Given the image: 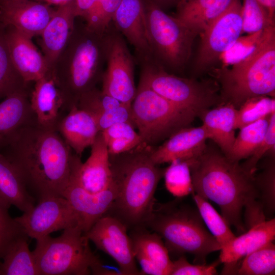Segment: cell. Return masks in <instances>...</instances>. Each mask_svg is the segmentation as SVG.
Returning <instances> with one entry per match:
<instances>
[{
    "label": "cell",
    "instance_id": "30bf717a",
    "mask_svg": "<svg viewBox=\"0 0 275 275\" xmlns=\"http://www.w3.org/2000/svg\"><path fill=\"white\" fill-rule=\"evenodd\" d=\"M131 107L139 134L150 146L190 126L198 117L194 112L164 98L141 82Z\"/></svg>",
    "mask_w": 275,
    "mask_h": 275
},
{
    "label": "cell",
    "instance_id": "3957f363",
    "mask_svg": "<svg viewBox=\"0 0 275 275\" xmlns=\"http://www.w3.org/2000/svg\"><path fill=\"white\" fill-rule=\"evenodd\" d=\"M153 146L143 143L134 148L109 155L115 198L107 213L128 228L145 227L156 204L155 193L165 169L151 158Z\"/></svg>",
    "mask_w": 275,
    "mask_h": 275
},
{
    "label": "cell",
    "instance_id": "cb8c5ba5",
    "mask_svg": "<svg viewBox=\"0 0 275 275\" xmlns=\"http://www.w3.org/2000/svg\"><path fill=\"white\" fill-rule=\"evenodd\" d=\"M75 17L73 0L58 6L40 35L39 43L50 71L69 40Z\"/></svg>",
    "mask_w": 275,
    "mask_h": 275
},
{
    "label": "cell",
    "instance_id": "4dcf8cb0",
    "mask_svg": "<svg viewBox=\"0 0 275 275\" xmlns=\"http://www.w3.org/2000/svg\"><path fill=\"white\" fill-rule=\"evenodd\" d=\"M257 169L260 171L254 176L257 199L263 206L267 219L275 209V151H271L264 157Z\"/></svg>",
    "mask_w": 275,
    "mask_h": 275
},
{
    "label": "cell",
    "instance_id": "4316f807",
    "mask_svg": "<svg viewBox=\"0 0 275 275\" xmlns=\"http://www.w3.org/2000/svg\"><path fill=\"white\" fill-rule=\"evenodd\" d=\"M234 1L178 0L174 16L200 35Z\"/></svg>",
    "mask_w": 275,
    "mask_h": 275
},
{
    "label": "cell",
    "instance_id": "2e32d148",
    "mask_svg": "<svg viewBox=\"0 0 275 275\" xmlns=\"http://www.w3.org/2000/svg\"><path fill=\"white\" fill-rule=\"evenodd\" d=\"M74 169L62 196L69 202L77 216L81 229L85 233L101 217L107 214L115 198V188L112 183L107 189L91 193L77 181Z\"/></svg>",
    "mask_w": 275,
    "mask_h": 275
},
{
    "label": "cell",
    "instance_id": "8fae6325",
    "mask_svg": "<svg viewBox=\"0 0 275 275\" xmlns=\"http://www.w3.org/2000/svg\"><path fill=\"white\" fill-rule=\"evenodd\" d=\"M242 35L241 1L234 0L201 34L193 78L217 67L222 54Z\"/></svg>",
    "mask_w": 275,
    "mask_h": 275
},
{
    "label": "cell",
    "instance_id": "e575fe53",
    "mask_svg": "<svg viewBox=\"0 0 275 275\" xmlns=\"http://www.w3.org/2000/svg\"><path fill=\"white\" fill-rule=\"evenodd\" d=\"M135 128L124 122L112 125L101 132L109 155L129 151L144 143Z\"/></svg>",
    "mask_w": 275,
    "mask_h": 275
},
{
    "label": "cell",
    "instance_id": "9c48e42d",
    "mask_svg": "<svg viewBox=\"0 0 275 275\" xmlns=\"http://www.w3.org/2000/svg\"><path fill=\"white\" fill-rule=\"evenodd\" d=\"M143 1L152 58L167 71H182L198 35L152 0Z\"/></svg>",
    "mask_w": 275,
    "mask_h": 275
},
{
    "label": "cell",
    "instance_id": "f907efd6",
    "mask_svg": "<svg viewBox=\"0 0 275 275\" xmlns=\"http://www.w3.org/2000/svg\"><path fill=\"white\" fill-rule=\"evenodd\" d=\"M161 8L171 6L173 5H176L178 0H152Z\"/></svg>",
    "mask_w": 275,
    "mask_h": 275
},
{
    "label": "cell",
    "instance_id": "7402d4cb",
    "mask_svg": "<svg viewBox=\"0 0 275 275\" xmlns=\"http://www.w3.org/2000/svg\"><path fill=\"white\" fill-rule=\"evenodd\" d=\"M28 89L16 91L0 102V151L22 128L37 123Z\"/></svg>",
    "mask_w": 275,
    "mask_h": 275
},
{
    "label": "cell",
    "instance_id": "8992f818",
    "mask_svg": "<svg viewBox=\"0 0 275 275\" xmlns=\"http://www.w3.org/2000/svg\"><path fill=\"white\" fill-rule=\"evenodd\" d=\"M163 204L156 203L145 227L158 234L169 252L193 255L199 264L222 247L206 228L196 208L180 198Z\"/></svg>",
    "mask_w": 275,
    "mask_h": 275
},
{
    "label": "cell",
    "instance_id": "6da1fadb",
    "mask_svg": "<svg viewBox=\"0 0 275 275\" xmlns=\"http://www.w3.org/2000/svg\"><path fill=\"white\" fill-rule=\"evenodd\" d=\"M0 152L38 199L62 196L79 156L56 130L42 128L37 123L22 128Z\"/></svg>",
    "mask_w": 275,
    "mask_h": 275
},
{
    "label": "cell",
    "instance_id": "ffe728a7",
    "mask_svg": "<svg viewBox=\"0 0 275 275\" xmlns=\"http://www.w3.org/2000/svg\"><path fill=\"white\" fill-rule=\"evenodd\" d=\"M91 154L85 162L79 158L74 173L78 184L87 191L97 193L108 188L112 183L109 153L101 132L91 146Z\"/></svg>",
    "mask_w": 275,
    "mask_h": 275
},
{
    "label": "cell",
    "instance_id": "d4e9b609",
    "mask_svg": "<svg viewBox=\"0 0 275 275\" xmlns=\"http://www.w3.org/2000/svg\"><path fill=\"white\" fill-rule=\"evenodd\" d=\"M56 130L79 156L87 148L91 146L100 132L94 116L76 105L63 116Z\"/></svg>",
    "mask_w": 275,
    "mask_h": 275
},
{
    "label": "cell",
    "instance_id": "8d00e7d4",
    "mask_svg": "<svg viewBox=\"0 0 275 275\" xmlns=\"http://www.w3.org/2000/svg\"><path fill=\"white\" fill-rule=\"evenodd\" d=\"M274 112V98L267 96L252 98L237 109L235 128L240 129Z\"/></svg>",
    "mask_w": 275,
    "mask_h": 275
},
{
    "label": "cell",
    "instance_id": "277c9868",
    "mask_svg": "<svg viewBox=\"0 0 275 275\" xmlns=\"http://www.w3.org/2000/svg\"><path fill=\"white\" fill-rule=\"evenodd\" d=\"M107 31L100 34L86 24L74 23L65 47L50 70L67 112L77 106L80 96L96 87L102 79L106 63Z\"/></svg>",
    "mask_w": 275,
    "mask_h": 275
},
{
    "label": "cell",
    "instance_id": "7c38bea8",
    "mask_svg": "<svg viewBox=\"0 0 275 275\" xmlns=\"http://www.w3.org/2000/svg\"><path fill=\"white\" fill-rule=\"evenodd\" d=\"M106 64L101 90L123 103L131 104L137 89L134 61L124 37L112 23L107 31Z\"/></svg>",
    "mask_w": 275,
    "mask_h": 275
},
{
    "label": "cell",
    "instance_id": "f5cc1de1",
    "mask_svg": "<svg viewBox=\"0 0 275 275\" xmlns=\"http://www.w3.org/2000/svg\"><path fill=\"white\" fill-rule=\"evenodd\" d=\"M9 1V0H0V3L3 2H5V1ZM35 1H38V2H44V0H35Z\"/></svg>",
    "mask_w": 275,
    "mask_h": 275
},
{
    "label": "cell",
    "instance_id": "d590c367",
    "mask_svg": "<svg viewBox=\"0 0 275 275\" xmlns=\"http://www.w3.org/2000/svg\"><path fill=\"white\" fill-rule=\"evenodd\" d=\"M275 273V245L271 241L243 257L237 273L272 275Z\"/></svg>",
    "mask_w": 275,
    "mask_h": 275
},
{
    "label": "cell",
    "instance_id": "f6af8a7d",
    "mask_svg": "<svg viewBox=\"0 0 275 275\" xmlns=\"http://www.w3.org/2000/svg\"><path fill=\"white\" fill-rule=\"evenodd\" d=\"M100 132L115 124L128 123L135 128L131 104L122 103L119 106L104 112L94 117Z\"/></svg>",
    "mask_w": 275,
    "mask_h": 275
},
{
    "label": "cell",
    "instance_id": "ab89813d",
    "mask_svg": "<svg viewBox=\"0 0 275 275\" xmlns=\"http://www.w3.org/2000/svg\"><path fill=\"white\" fill-rule=\"evenodd\" d=\"M121 0H97L90 14L85 19L88 28L104 34L109 29L113 17Z\"/></svg>",
    "mask_w": 275,
    "mask_h": 275
},
{
    "label": "cell",
    "instance_id": "7bdbcfd3",
    "mask_svg": "<svg viewBox=\"0 0 275 275\" xmlns=\"http://www.w3.org/2000/svg\"><path fill=\"white\" fill-rule=\"evenodd\" d=\"M275 151V112L270 117L266 133L263 140L241 166L249 174L254 176L257 171L259 161L267 153Z\"/></svg>",
    "mask_w": 275,
    "mask_h": 275
},
{
    "label": "cell",
    "instance_id": "bcb514c9",
    "mask_svg": "<svg viewBox=\"0 0 275 275\" xmlns=\"http://www.w3.org/2000/svg\"><path fill=\"white\" fill-rule=\"evenodd\" d=\"M221 263L217 260L212 264H193L184 256L173 261L172 269L170 275H214L217 274L216 267Z\"/></svg>",
    "mask_w": 275,
    "mask_h": 275
},
{
    "label": "cell",
    "instance_id": "5bb4252c",
    "mask_svg": "<svg viewBox=\"0 0 275 275\" xmlns=\"http://www.w3.org/2000/svg\"><path fill=\"white\" fill-rule=\"evenodd\" d=\"M127 229L118 218L106 214L85 234L98 249L114 260L119 266L120 274H141Z\"/></svg>",
    "mask_w": 275,
    "mask_h": 275
},
{
    "label": "cell",
    "instance_id": "b9f144b4",
    "mask_svg": "<svg viewBox=\"0 0 275 275\" xmlns=\"http://www.w3.org/2000/svg\"><path fill=\"white\" fill-rule=\"evenodd\" d=\"M122 103H123L95 87L80 96L77 106L95 117L117 107Z\"/></svg>",
    "mask_w": 275,
    "mask_h": 275
},
{
    "label": "cell",
    "instance_id": "603a6c76",
    "mask_svg": "<svg viewBox=\"0 0 275 275\" xmlns=\"http://www.w3.org/2000/svg\"><path fill=\"white\" fill-rule=\"evenodd\" d=\"M274 239V217L255 225L222 247L219 260L225 264L223 269L232 272L240 259Z\"/></svg>",
    "mask_w": 275,
    "mask_h": 275
},
{
    "label": "cell",
    "instance_id": "ee69618b",
    "mask_svg": "<svg viewBox=\"0 0 275 275\" xmlns=\"http://www.w3.org/2000/svg\"><path fill=\"white\" fill-rule=\"evenodd\" d=\"M0 202V262L8 247L17 238L25 234L21 226Z\"/></svg>",
    "mask_w": 275,
    "mask_h": 275
},
{
    "label": "cell",
    "instance_id": "816d5d0a",
    "mask_svg": "<svg viewBox=\"0 0 275 275\" xmlns=\"http://www.w3.org/2000/svg\"><path fill=\"white\" fill-rule=\"evenodd\" d=\"M72 0H44V2L49 5L54 4L60 6L70 2Z\"/></svg>",
    "mask_w": 275,
    "mask_h": 275
},
{
    "label": "cell",
    "instance_id": "4fadbf2b",
    "mask_svg": "<svg viewBox=\"0 0 275 275\" xmlns=\"http://www.w3.org/2000/svg\"><path fill=\"white\" fill-rule=\"evenodd\" d=\"M38 199L31 209L15 217L28 237L36 240L71 227L81 229L77 216L64 197L49 196Z\"/></svg>",
    "mask_w": 275,
    "mask_h": 275
},
{
    "label": "cell",
    "instance_id": "d6a6232c",
    "mask_svg": "<svg viewBox=\"0 0 275 275\" xmlns=\"http://www.w3.org/2000/svg\"><path fill=\"white\" fill-rule=\"evenodd\" d=\"M28 84L13 64L6 43L5 27L0 23V99L27 89Z\"/></svg>",
    "mask_w": 275,
    "mask_h": 275
},
{
    "label": "cell",
    "instance_id": "1f68e13d",
    "mask_svg": "<svg viewBox=\"0 0 275 275\" xmlns=\"http://www.w3.org/2000/svg\"><path fill=\"white\" fill-rule=\"evenodd\" d=\"M270 115L241 128L228 158L238 162L248 158L263 140Z\"/></svg>",
    "mask_w": 275,
    "mask_h": 275
},
{
    "label": "cell",
    "instance_id": "74e56055",
    "mask_svg": "<svg viewBox=\"0 0 275 275\" xmlns=\"http://www.w3.org/2000/svg\"><path fill=\"white\" fill-rule=\"evenodd\" d=\"M167 189L176 198H182L193 192L189 166L186 161L174 160L165 168L163 175Z\"/></svg>",
    "mask_w": 275,
    "mask_h": 275
},
{
    "label": "cell",
    "instance_id": "ba28073f",
    "mask_svg": "<svg viewBox=\"0 0 275 275\" xmlns=\"http://www.w3.org/2000/svg\"><path fill=\"white\" fill-rule=\"evenodd\" d=\"M140 82L169 101L196 113L222 103L219 88L214 79L198 80L177 76L152 58L140 60Z\"/></svg>",
    "mask_w": 275,
    "mask_h": 275
},
{
    "label": "cell",
    "instance_id": "681fc988",
    "mask_svg": "<svg viewBox=\"0 0 275 275\" xmlns=\"http://www.w3.org/2000/svg\"><path fill=\"white\" fill-rule=\"evenodd\" d=\"M268 12L270 15L274 18L275 0H256Z\"/></svg>",
    "mask_w": 275,
    "mask_h": 275
},
{
    "label": "cell",
    "instance_id": "7a4b0ae2",
    "mask_svg": "<svg viewBox=\"0 0 275 275\" xmlns=\"http://www.w3.org/2000/svg\"><path fill=\"white\" fill-rule=\"evenodd\" d=\"M186 162L193 192L216 204L228 224L238 233L245 232L242 210L249 201L257 199L254 175L228 158L211 140L200 155Z\"/></svg>",
    "mask_w": 275,
    "mask_h": 275
},
{
    "label": "cell",
    "instance_id": "7dc6e473",
    "mask_svg": "<svg viewBox=\"0 0 275 275\" xmlns=\"http://www.w3.org/2000/svg\"><path fill=\"white\" fill-rule=\"evenodd\" d=\"M243 208V223L246 230L267 219L263 206L257 199L249 201Z\"/></svg>",
    "mask_w": 275,
    "mask_h": 275
},
{
    "label": "cell",
    "instance_id": "44dd1931",
    "mask_svg": "<svg viewBox=\"0 0 275 275\" xmlns=\"http://www.w3.org/2000/svg\"><path fill=\"white\" fill-rule=\"evenodd\" d=\"M35 82L30 101L37 123L42 128L56 130L67 113L61 92L50 72Z\"/></svg>",
    "mask_w": 275,
    "mask_h": 275
},
{
    "label": "cell",
    "instance_id": "836d02e7",
    "mask_svg": "<svg viewBox=\"0 0 275 275\" xmlns=\"http://www.w3.org/2000/svg\"><path fill=\"white\" fill-rule=\"evenodd\" d=\"M193 197L200 215L209 232L223 247L236 236L230 226L208 200L193 192Z\"/></svg>",
    "mask_w": 275,
    "mask_h": 275
},
{
    "label": "cell",
    "instance_id": "ac0fdd59",
    "mask_svg": "<svg viewBox=\"0 0 275 275\" xmlns=\"http://www.w3.org/2000/svg\"><path fill=\"white\" fill-rule=\"evenodd\" d=\"M209 135L205 127H186L177 131L161 145L153 147L151 158L157 165L174 160L188 161L204 150Z\"/></svg>",
    "mask_w": 275,
    "mask_h": 275
},
{
    "label": "cell",
    "instance_id": "e0dca14e",
    "mask_svg": "<svg viewBox=\"0 0 275 275\" xmlns=\"http://www.w3.org/2000/svg\"><path fill=\"white\" fill-rule=\"evenodd\" d=\"M5 35L13 64L26 83L35 82L50 71L32 38L12 26L5 27Z\"/></svg>",
    "mask_w": 275,
    "mask_h": 275
},
{
    "label": "cell",
    "instance_id": "5b68a950",
    "mask_svg": "<svg viewBox=\"0 0 275 275\" xmlns=\"http://www.w3.org/2000/svg\"><path fill=\"white\" fill-rule=\"evenodd\" d=\"M230 66H219L209 73L219 86L223 103L238 109L253 97L274 98L275 26L265 29L254 49Z\"/></svg>",
    "mask_w": 275,
    "mask_h": 275
},
{
    "label": "cell",
    "instance_id": "f1b7e54d",
    "mask_svg": "<svg viewBox=\"0 0 275 275\" xmlns=\"http://www.w3.org/2000/svg\"><path fill=\"white\" fill-rule=\"evenodd\" d=\"M134 254L143 255L160 268L165 275L171 274L173 261L162 238L155 232H150L146 227L132 229L130 236Z\"/></svg>",
    "mask_w": 275,
    "mask_h": 275
},
{
    "label": "cell",
    "instance_id": "484cf974",
    "mask_svg": "<svg viewBox=\"0 0 275 275\" xmlns=\"http://www.w3.org/2000/svg\"><path fill=\"white\" fill-rule=\"evenodd\" d=\"M237 109L222 103L202 113L199 117L213 142L228 157L235 140V123Z\"/></svg>",
    "mask_w": 275,
    "mask_h": 275
},
{
    "label": "cell",
    "instance_id": "60d3db41",
    "mask_svg": "<svg viewBox=\"0 0 275 275\" xmlns=\"http://www.w3.org/2000/svg\"><path fill=\"white\" fill-rule=\"evenodd\" d=\"M263 31L239 36L221 56L219 66L229 67L246 57L257 46Z\"/></svg>",
    "mask_w": 275,
    "mask_h": 275
},
{
    "label": "cell",
    "instance_id": "9a60e30c",
    "mask_svg": "<svg viewBox=\"0 0 275 275\" xmlns=\"http://www.w3.org/2000/svg\"><path fill=\"white\" fill-rule=\"evenodd\" d=\"M50 5L35 0H9L0 3V23L12 26L32 38L40 35L53 16Z\"/></svg>",
    "mask_w": 275,
    "mask_h": 275
},
{
    "label": "cell",
    "instance_id": "f546056e",
    "mask_svg": "<svg viewBox=\"0 0 275 275\" xmlns=\"http://www.w3.org/2000/svg\"><path fill=\"white\" fill-rule=\"evenodd\" d=\"M28 237L22 235L8 247L0 262V275H39Z\"/></svg>",
    "mask_w": 275,
    "mask_h": 275
},
{
    "label": "cell",
    "instance_id": "f35d334b",
    "mask_svg": "<svg viewBox=\"0 0 275 275\" xmlns=\"http://www.w3.org/2000/svg\"><path fill=\"white\" fill-rule=\"evenodd\" d=\"M242 35L262 31L274 25V18L256 0H242Z\"/></svg>",
    "mask_w": 275,
    "mask_h": 275
},
{
    "label": "cell",
    "instance_id": "83f0119b",
    "mask_svg": "<svg viewBox=\"0 0 275 275\" xmlns=\"http://www.w3.org/2000/svg\"><path fill=\"white\" fill-rule=\"evenodd\" d=\"M0 202L9 209L16 207L22 212L35 206L34 198L20 174L11 161L0 152Z\"/></svg>",
    "mask_w": 275,
    "mask_h": 275
},
{
    "label": "cell",
    "instance_id": "d6986e66",
    "mask_svg": "<svg viewBox=\"0 0 275 275\" xmlns=\"http://www.w3.org/2000/svg\"><path fill=\"white\" fill-rule=\"evenodd\" d=\"M112 23L134 47L140 60L152 58L143 0H121Z\"/></svg>",
    "mask_w": 275,
    "mask_h": 275
},
{
    "label": "cell",
    "instance_id": "c3c4849f",
    "mask_svg": "<svg viewBox=\"0 0 275 275\" xmlns=\"http://www.w3.org/2000/svg\"><path fill=\"white\" fill-rule=\"evenodd\" d=\"M97 0H73L74 13L76 17L87 18L94 8Z\"/></svg>",
    "mask_w": 275,
    "mask_h": 275
},
{
    "label": "cell",
    "instance_id": "52a82bcc",
    "mask_svg": "<svg viewBox=\"0 0 275 275\" xmlns=\"http://www.w3.org/2000/svg\"><path fill=\"white\" fill-rule=\"evenodd\" d=\"M89 240L79 227L64 230L36 240L32 251L39 275L113 274L92 251Z\"/></svg>",
    "mask_w": 275,
    "mask_h": 275
}]
</instances>
